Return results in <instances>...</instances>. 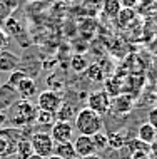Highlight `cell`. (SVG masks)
Here are the masks:
<instances>
[{
  "mask_svg": "<svg viewBox=\"0 0 157 159\" xmlns=\"http://www.w3.org/2000/svg\"><path fill=\"white\" fill-rule=\"evenodd\" d=\"M104 127V119L102 116H99L89 107H82L77 111L74 119V129H77L79 134L82 136H94L97 132H100Z\"/></svg>",
  "mask_w": 157,
  "mask_h": 159,
  "instance_id": "cell-1",
  "label": "cell"
},
{
  "mask_svg": "<svg viewBox=\"0 0 157 159\" xmlns=\"http://www.w3.org/2000/svg\"><path fill=\"white\" fill-rule=\"evenodd\" d=\"M35 111L37 107L30 101H19L10 107V114H8V122L14 127H22L30 124L35 119Z\"/></svg>",
  "mask_w": 157,
  "mask_h": 159,
  "instance_id": "cell-2",
  "label": "cell"
},
{
  "mask_svg": "<svg viewBox=\"0 0 157 159\" xmlns=\"http://www.w3.org/2000/svg\"><path fill=\"white\" fill-rule=\"evenodd\" d=\"M30 143H32V148H33V154L40 157H49L50 154H54V148H55V143L52 139V136L49 132H35L32 134L30 137Z\"/></svg>",
  "mask_w": 157,
  "mask_h": 159,
  "instance_id": "cell-3",
  "label": "cell"
},
{
  "mask_svg": "<svg viewBox=\"0 0 157 159\" xmlns=\"http://www.w3.org/2000/svg\"><path fill=\"white\" fill-rule=\"evenodd\" d=\"M110 106H112V99L105 91H95L87 97V107L99 116L107 114L110 111Z\"/></svg>",
  "mask_w": 157,
  "mask_h": 159,
  "instance_id": "cell-4",
  "label": "cell"
},
{
  "mask_svg": "<svg viewBox=\"0 0 157 159\" xmlns=\"http://www.w3.org/2000/svg\"><path fill=\"white\" fill-rule=\"evenodd\" d=\"M62 97L59 92L55 91H44L39 94L37 97V109L40 111H45V112H50V114H55L59 111V107L62 106Z\"/></svg>",
  "mask_w": 157,
  "mask_h": 159,
  "instance_id": "cell-5",
  "label": "cell"
},
{
  "mask_svg": "<svg viewBox=\"0 0 157 159\" xmlns=\"http://www.w3.org/2000/svg\"><path fill=\"white\" fill-rule=\"evenodd\" d=\"M49 134L52 136L55 144L72 143V139H74V124L72 122H63V121H55L54 126L50 127Z\"/></svg>",
  "mask_w": 157,
  "mask_h": 159,
  "instance_id": "cell-6",
  "label": "cell"
},
{
  "mask_svg": "<svg viewBox=\"0 0 157 159\" xmlns=\"http://www.w3.org/2000/svg\"><path fill=\"white\" fill-rule=\"evenodd\" d=\"M15 132H17V129H14V131L2 129L0 131V157H10L12 154H15L17 143L20 141L14 137Z\"/></svg>",
  "mask_w": 157,
  "mask_h": 159,
  "instance_id": "cell-7",
  "label": "cell"
},
{
  "mask_svg": "<svg viewBox=\"0 0 157 159\" xmlns=\"http://www.w3.org/2000/svg\"><path fill=\"white\" fill-rule=\"evenodd\" d=\"M72 144H74V149H75L77 157H85V156H90V154H95L97 152L90 136L79 134L74 141H72Z\"/></svg>",
  "mask_w": 157,
  "mask_h": 159,
  "instance_id": "cell-8",
  "label": "cell"
},
{
  "mask_svg": "<svg viewBox=\"0 0 157 159\" xmlns=\"http://www.w3.org/2000/svg\"><path fill=\"white\" fill-rule=\"evenodd\" d=\"M15 92L19 97H22L24 101H30L32 97L37 96V82L32 77H25V79L15 87Z\"/></svg>",
  "mask_w": 157,
  "mask_h": 159,
  "instance_id": "cell-9",
  "label": "cell"
},
{
  "mask_svg": "<svg viewBox=\"0 0 157 159\" xmlns=\"http://www.w3.org/2000/svg\"><path fill=\"white\" fill-rule=\"evenodd\" d=\"M20 64V57L10 50H2L0 52V72H7L10 74L12 70H15Z\"/></svg>",
  "mask_w": 157,
  "mask_h": 159,
  "instance_id": "cell-10",
  "label": "cell"
},
{
  "mask_svg": "<svg viewBox=\"0 0 157 159\" xmlns=\"http://www.w3.org/2000/svg\"><path fill=\"white\" fill-rule=\"evenodd\" d=\"M132 107H134L132 96H129V94H119L117 97L112 99V106H110V109H114L119 114H127V112L132 111Z\"/></svg>",
  "mask_w": 157,
  "mask_h": 159,
  "instance_id": "cell-11",
  "label": "cell"
},
{
  "mask_svg": "<svg viewBox=\"0 0 157 159\" xmlns=\"http://www.w3.org/2000/svg\"><path fill=\"white\" fill-rule=\"evenodd\" d=\"M135 19H137V12L134 8H122L114 20L119 29H129L135 22Z\"/></svg>",
  "mask_w": 157,
  "mask_h": 159,
  "instance_id": "cell-12",
  "label": "cell"
},
{
  "mask_svg": "<svg viewBox=\"0 0 157 159\" xmlns=\"http://www.w3.org/2000/svg\"><path fill=\"white\" fill-rule=\"evenodd\" d=\"M155 136H157V131L150 126L149 122H142L141 126H139V129H137L139 141H142V143H146L149 146L155 141Z\"/></svg>",
  "mask_w": 157,
  "mask_h": 159,
  "instance_id": "cell-13",
  "label": "cell"
},
{
  "mask_svg": "<svg viewBox=\"0 0 157 159\" xmlns=\"http://www.w3.org/2000/svg\"><path fill=\"white\" fill-rule=\"evenodd\" d=\"M17 96L15 89H12L10 85H0V111H5L7 107L14 106V99Z\"/></svg>",
  "mask_w": 157,
  "mask_h": 159,
  "instance_id": "cell-14",
  "label": "cell"
},
{
  "mask_svg": "<svg viewBox=\"0 0 157 159\" xmlns=\"http://www.w3.org/2000/svg\"><path fill=\"white\" fill-rule=\"evenodd\" d=\"M75 107L70 102H62V106L59 107V111L55 112V121H63V122H70L72 119H75Z\"/></svg>",
  "mask_w": 157,
  "mask_h": 159,
  "instance_id": "cell-15",
  "label": "cell"
},
{
  "mask_svg": "<svg viewBox=\"0 0 157 159\" xmlns=\"http://www.w3.org/2000/svg\"><path fill=\"white\" fill-rule=\"evenodd\" d=\"M100 10H102V14L107 17V19L114 20L119 12L122 10V7H120V2H119V0H102Z\"/></svg>",
  "mask_w": 157,
  "mask_h": 159,
  "instance_id": "cell-16",
  "label": "cell"
},
{
  "mask_svg": "<svg viewBox=\"0 0 157 159\" xmlns=\"http://www.w3.org/2000/svg\"><path fill=\"white\" fill-rule=\"evenodd\" d=\"M54 154H57V156L62 157V159H74V157H77V154H75V149H74V144H72V143H60V144H55Z\"/></svg>",
  "mask_w": 157,
  "mask_h": 159,
  "instance_id": "cell-17",
  "label": "cell"
},
{
  "mask_svg": "<svg viewBox=\"0 0 157 159\" xmlns=\"http://www.w3.org/2000/svg\"><path fill=\"white\" fill-rule=\"evenodd\" d=\"M15 154L19 156L20 159H28L33 154V148H32V143L30 139L27 137H22V139L17 143V149H15Z\"/></svg>",
  "mask_w": 157,
  "mask_h": 159,
  "instance_id": "cell-18",
  "label": "cell"
},
{
  "mask_svg": "<svg viewBox=\"0 0 157 159\" xmlns=\"http://www.w3.org/2000/svg\"><path fill=\"white\" fill-rule=\"evenodd\" d=\"M89 67V62L84 54H75L74 57L70 59V69L75 72V74H80V72H85Z\"/></svg>",
  "mask_w": 157,
  "mask_h": 159,
  "instance_id": "cell-19",
  "label": "cell"
},
{
  "mask_svg": "<svg viewBox=\"0 0 157 159\" xmlns=\"http://www.w3.org/2000/svg\"><path fill=\"white\" fill-rule=\"evenodd\" d=\"M85 77L92 82H100L104 80V70L99 64H89L87 70H85Z\"/></svg>",
  "mask_w": 157,
  "mask_h": 159,
  "instance_id": "cell-20",
  "label": "cell"
},
{
  "mask_svg": "<svg viewBox=\"0 0 157 159\" xmlns=\"http://www.w3.org/2000/svg\"><path fill=\"white\" fill-rule=\"evenodd\" d=\"M39 126H47V127H52L54 122H55V114H50V112H45V111H40L37 109L35 111V119H33Z\"/></svg>",
  "mask_w": 157,
  "mask_h": 159,
  "instance_id": "cell-21",
  "label": "cell"
},
{
  "mask_svg": "<svg viewBox=\"0 0 157 159\" xmlns=\"http://www.w3.org/2000/svg\"><path fill=\"white\" fill-rule=\"evenodd\" d=\"M107 137H109V148L112 151H119L127 143L124 132H110V134H107Z\"/></svg>",
  "mask_w": 157,
  "mask_h": 159,
  "instance_id": "cell-22",
  "label": "cell"
},
{
  "mask_svg": "<svg viewBox=\"0 0 157 159\" xmlns=\"http://www.w3.org/2000/svg\"><path fill=\"white\" fill-rule=\"evenodd\" d=\"M92 143L95 146V151H104V149L109 148V137L105 132H97V134L92 136Z\"/></svg>",
  "mask_w": 157,
  "mask_h": 159,
  "instance_id": "cell-23",
  "label": "cell"
},
{
  "mask_svg": "<svg viewBox=\"0 0 157 159\" xmlns=\"http://www.w3.org/2000/svg\"><path fill=\"white\" fill-rule=\"evenodd\" d=\"M27 77L24 70H20V69H15V70H12L10 74H8V79H7V85H10L12 89H15L17 85H19L22 80Z\"/></svg>",
  "mask_w": 157,
  "mask_h": 159,
  "instance_id": "cell-24",
  "label": "cell"
},
{
  "mask_svg": "<svg viewBox=\"0 0 157 159\" xmlns=\"http://www.w3.org/2000/svg\"><path fill=\"white\" fill-rule=\"evenodd\" d=\"M147 122H149L150 126L157 131V106L152 107V109H149V114H147Z\"/></svg>",
  "mask_w": 157,
  "mask_h": 159,
  "instance_id": "cell-25",
  "label": "cell"
},
{
  "mask_svg": "<svg viewBox=\"0 0 157 159\" xmlns=\"http://www.w3.org/2000/svg\"><path fill=\"white\" fill-rule=\"evenodd\" d=\"M5 30H7L8 34H10V30H14L12 34H17V32L20 30V27H19V24L15 22V19H8V20H7V22H5ZM7 32H5V34H7Z\"/></svg>",
  "mask_w": 157,
  "mask_h": 159,
  "instance_id": "cell-26",
  "label": "cell"
},
{
  "mask_svg": "<svg viewBox=\"0 0 157 159\" xmlns=\"http://www.w3.org/2000/svg\"><path fill=\"white\" fill-rule=\"evenodd\" d=\"M120 2V7L122 8H137V5H139V0H119Z\"/></svg>",
  "mask_w": 157,
  "mask_h": 159,
  "instance_id": "cell-27",
  "label": "cell"
},
{
  "mask_svg": "<svg viewBox=\"0 0 157 159\" xmlns=\"http://www.w3.org/2000/svg\"><path fill=\"white\" fill-rule=\"evenodd\" d=\"M7 44H8V37H7V34L0 29V52H2V50H5Z\"/></svg>",
  "mask_w": 157,
  "mask_h": 159,
  "instance_id": "cell-28",
  "label": "cell"
},
{
  "mask_svg": "<svg viewBox=\"0 0 157 159\" xmlns=\"http://www.w3.org/2000/svg\"><path fill=\"white\" fill-rule=\"evenodd\" d=\"M130 159H149V152H144V151H135L132 154Z\"/></svg>",
  "mask_w": 157,
  "mask_h": 159,
  "instance_id": "cell-29",
  "label": "cell"
},
{
  "mask_svg": "<svg viewBox=\"0 0 157 159\" xmlns=\"http://www.w3.org/2000/svg\"><path fill=\"white\" fill-rule=\"evenodd\" d=\"M8 122V114L7 111H0V127H3Z\"/></svg>",
  "mask_w": 157,
  "mask_h": 159,
  "instance_id": "cell-30",
  "label": "cell"
},
{
  "mask_svg": "<svg viewBox=\"0 0 157 159\" xmlns=\"http://www.w3.org/2000/svg\"><path fill=\"white\" fill-rule=\"evenodd\" d=\"M80 159H102V157H100L99 154L95 152V154H90V156H85V157H80Z\"/></svg>",
  "mask_w": 157,
  "mask_h": 159,
  "instance_id": "cell-31",
  "label": "cell"
},
{
  "mask_svg": "<svg viewBox=\"0 0 157 159\" xmlns=\"http://www.w3.org/2000/svg\"><path fill=\"white\" fill-rule=\"evenodd\" d=\"M45 159H62V157H59L57 154H50V156H49V157H45Z\"/></svg>",
  "mask_w": 157,
  "mask_h": 159,
  "instance_id": "cell-32",
  "label": "cell"
},
{
  "mask_svg": "<svg viewBox=\"0 0 157 159\" xmlns=\"http://www.w3.org/2000/svg\"><path fill=\"white\" fill-rule=\"evenodd\" d=\"M28 159H44V157H40V156H37V154H32V156H30V157H28Z\"/></svg>",
  "mask_w": 157,
  "mask_h": 159,
  "instance_id": "cell-33",
  "label": "cell"
},
{
  "mask_svg": "<svg viewBox=\"0 0 157 159\" xmlns=\"http://www.w3.org/2000/svg\"><path fill=\"white\" fill-rule=\"evenodd\" d=\"M155 39H157V32H155Z\"/></svg>",
  "mask_w": 157,
  "mask_h": 159,
  "instance_id": "cell-34",
  "label": "cell"
},
{
  "mask_svg": "<svg viewBox=\"0 0 157 159\" xmlns=\"http://www.w3.org/2000/svg\"><path fill=\"white\" fill-rule=\"evenodd\" d=\"M74 159H80V157H74Z\"/></svg>",
  "mask_w": 157,
  "mask_h": 159,
  "instance_id": "cell-35",
  "label": "cell"
}]
</instances>
